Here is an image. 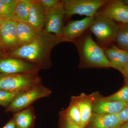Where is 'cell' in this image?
<instances>
[{
    "mask_svg": "<svg viewBox=\"0 0 128 128\" xmlns=\"http://www.w3.org/2000/svg\"><path fill=\"white\" fill-rule=\"evenodd\" d=\"M50 89L41 84L16 95L11 103L5 109L6 112L15 113L29 107L35 101L50 96Z\"/></svg>",
    "mask_w": 128,
    "mask_h": 128,
    "instance_id": "5b68a950",
    "label": "cell"
},
{
    "mask_svg": "<svg viewBox=\"0 0 128 128\" xmlns=\"http://www.w3.org/2000/svg\"><path fill=\"white\" fill-rule=\"evenodd\" d=\"M120 128H128V122L122 124Z\"/></svg>",
    "mask_w": 128,
    "mask_h": 128,
    "instance_id": "4dcf8cb0",
    "label": "cell"
},
{
    "mask_svg": "<svg viewBox=\"0 0 128 128\" xmlns=\"http://www.w3.org/2000/svg\"><path fill=\"white\" fill-rule=\"evenodd\" d=\"M99 11L116 22L121 24H128V5L123 0H108Z\"/></svg>",
    "mask_w": 128,
    "mask_h": 128,
    "instance_id": "30bf717a",
    "label": "cell"
},
{
    "mask_svg": "<svg viewBox=\"0 0 128 128\" xmlns=\"http://www.w3.org/2000/svg\"><path fill=\"white\" fill-rule=\"evenodd\" d=\"M94 17H86L80 20L71 21L64 26L62 36L65 42L75 44L89 28L93 22Z\"/></svg>",
    "mask_w": 128,
    "mask_h": 128,
    "instance_id": "ba28073f",
    "label": "cell"
},
{
    "mask_svg": "<svg viewBox=\"0 0 128 128\" xmlns=\"http://www.w3.org/2000/svg\"><path fill=\"white\" fill-rule=\"evenodd\" d=\"M34 0H19L15 9L13 20L27 23L30 10Z\"/></svg>",
    "mask_w": 128,
    "mask_h": 128,
    "instance_id": "d6986e66",
    "label": "cell"
},
{
    "mask_svg": "<svg viewBox=\"0 0 128 128\" xmlns=\"http://www.w3.org/2000/svg\"><path fill=\"white\" fill-rule=\"evenodd\" d=\"M16 33L19 46L31 42L38 34L28 24L23 22H16Z\"/></svg>",
    "mask_w": 128,
    "mask_h": 128,
    "instance_id": "ac0fdd59",
    "label": "cell"
},
{
    "mask_svg": "<svg viewBox=\"0 0 128 128\" xmlns=\"http://www.w3.org/2000/svg\"><path fill=\"white\" fill-rule=\"evenodd\" d=\"M108 0H63L66 16L70 17L77 14L94 17Z\"/></svg>",
    "mask_w": 128,
    "mask_h": 128,
    "instance_id": "8992f818",
    "label": "cell"
},
{
    "mask_svg": "<svg viewBox=\"0 0 128 128\" xmlns=\"http://www.w3.org/2000/svg\"><path fill=\"white\" fill-rule=\"evenodd\" d=\"M121 72L124 77L125 82H128V64L122 70Z\"/></svg>",
    "mask_w": 128,
    "mask_h": 128,
    "instance_id": "f1b7e54d",
    "label": "cell"
},
{
    "mask_svg": "<svg viewBox=\"0 0 128 128\" xmlns=\"http://www.w3.org/2000/svg\"><path fill=\"white\" fill-rule=\"evenodd\" d=\"M62 118L61 128H82L80 126L76 125L64 118Z\"/></svg>",
    "mask_w": 128,
    "mask_h": 128,
    "instance_id": "4316f807",
    "label": "cell"
},
{
    "mask_svg": "<svg viewBox=\"0 0 128 128\" xmlns=\"http://www.w3.org/2000/svg\"><path fill=\"white\" fill-rule=\"evenodd\" d=\"M45 12L40 0H34L32 4L27 23L38 33L44 30Z\"/></svg>",
    "mask_w": 128,
    "mask_h": 128,
    "instance_id": "9a60e30c",
    "label": "cell"
},
{
    "mask_svg": "<svg viewBox=\"0 0 128 128\" xmlns=\"http://www.w3.org/2000/svg\"><path fill=\"white\" fill-rule=\"evenodd\" d=\"M64 42L62 36L48 33L43 30L32 41L9 52L7 56L27 61L40 70H47L52 66L50 54L53 48Z\"/></svg>",
    "mask_w": 128,
    "mask_h": 128,
    "instance_id": "6da1fadb",
    "label": "cell"
},
{
    "mask_svg": "<svg viewBox=\"0 0 128 128\" xmlns=\"http://www.w3.org/2000/svg\"><path fill=\"white\" fill-rule=\"evenodd\" d=\"M7 54L0 41V58L6 57Z\"/></svg>",
    "mask_w": 128,
    "mask_h": 128,
    "instance_id": "f546056e",
    "label": "cell"
},
{
    "mask_svg": "<svg viewBox=\"0 0 128 128\" xmlns=\"http://www.w3.org/2000/svg\"><path fill=\"white\" fill-rule=\"evenodd\" d=\"M123 1L126 4L128 5V0H123Z\"/></svg>",
    "mask_w": 128,
    "mask_h": 128,
    "instance_id": "1f68e13d",
    "label": "cell"
},
{
    "mask_svg": "<svg viewBox=\"0 0 128 128\" xmlns=\"http://www.w3.org/2000/svg\"><path fill=\"white\" fill-rule=\"evenodd\" d=\"M75 44L80 56V67L82 68H108L110 63L104 50L93 40L91 34H84Z\"/></svg>",
    "mask_w": 128,
    "mask_h": 128,
    "instance_id": "7a4b0ae2",
    "label": "cell"
},
{
    "mask_svg": "<svg viewBox=\"0 0 128 128\" xmlns=\"http://www.w3.org/2000/svg\"><path fill=\"white\" fill-rule=\"evenodd\" d=\"M2 128H16V124L13 118L10 119Z\"/></svg>",
    "mask_w": 128,
    "mask_h": 128,
    "instance_id": "83f0119b",
    "label": "cell"
},
{
    "mask_svg": "<svg viewBox=\"0 0 128 128\" xmlns=\"http://www.w3.org/2000/svg\"><path fill=\"white\" fill-rule=\"evenodd\" d=\"M39 70L36 66L21 59L10 56L0 58V74H21Z\"/></svg>",
    "mask_w": 128,
    "mask_h": 128,
    "instance_id": "9c48e42d",
    "label": "cell"
},
{
    "mask_svg": "<svg viewBox=\"0 0 128 128\" xmlns=\"http://www.w3.org/2000/svg\"><path fill=\"white\" fill-rule=\"evenodd\" d=\"M16 25V22L13 20L3 21L0 28V41L6 51L9 50V52L19 46Z\"/></svg>",
    "mask_w": 128,
    "mask_h": 128,
    "instance_id": "8fae6325",
    "label": "cell"
},
{
    "mask_svg": "<svg viewBox=\"0 0 128 128\" xmlns=\"http://www.w3.org/2000/svg\"><path fill=\"white\" fill-rule=\"evenodd\" d=\"M12 118L16 128H34L36 119L34 108L30 106L14 113Z\"/></svg>",
    "mask_w": 128,
    "mask_h": 128,
    "instance_id": "e0dca14e",
    "label": "cell"
},
{
    "mask_svg": "<svg viewBox=\"0 0 128 128\" xmlns=\"http://www.w3.org/2000/svg\"><path fill=\"white\" fill-rule=\"evenodd\" d=\"M118 116L122 124L128 122V105L120 112Z\"/></svg>",
    "mask_w": 128,
    "mask_h": 128,
    "instance_id": "484cf974",
    "label": "cell"
},
{
    "mask_svg": "<svg viewBox=\"0 0 128 128\" xmlns=\"http://www.w3.org/2000/svg\"><path fill=\"white\" fill-rule=\"evenodd\" d=\"M15 9L0 0V18L3 21L13 20Z\"/></svg>",
    "mask_w": 128,
    "mask_h": 128,
    "instance_id": "603a6c76",
    "label": "cell"
},
{
    "mask_svg": "<svg viewBox=\"0 0 128 128\" xmlns=\"http://www.w3.org/2000/svg\"><path fill=\"white\" fill-rule=\"evenodd\" d=\"M61 116L62 118L80 126L81 117L80 111L76 104L72 100L68 108L62 112Z\"/></svg>",
    "mask_w": 128,
    "mask_h": 128,
    "instance_id": "ffe728a7",
    "label": "cell"
},
{
    "mask_svg": "<svg viewBox=\"0 0 128 128\" xmlns=\"http://www.w3.org/2000/svg\"><path fill=\"white\" fill-rule=\"evenodd\" d=\"M95 98L92 96L82 94L78 96L72 97V100L77 105L81 117V127L84 128L89 124L93 113V104Z\"/></svg>",
    "mask_w": 128,
    "mask_h": 128,
    "instance_id": "4fadbf2b",
    "label": "cell"
},
{
    "mask_svg": "<svg viewBox=\"0 0 128 128\" xmlns=\"http://www.w3.org/2000/svg\"><path fill=\"white\" fill-rule=\"evenodd\" d=\"M65 16L66 12L61 0L57 6L45 12L44 31L48 33L61 36Z\"/></svg>",
    "mask_w": 128,
    "mask_h": 128,
    "instance_id": "52a82bcc",
    "label": "cell"
},
{
    "mask_svg": "<svg viewBox=\"0 0 128 128\" xmlns=\"http://www.w3.org/2000/svg\"><path fill=\"white\" fill-rule=\"evenodd\" d=\"M45 12L54 8L61 2L59 0H40Z\"/></svg>",
    "mask_w": 128,
    "mask_h": 128,
    "instance_id": "d4e9b609",
    "label": "cell"
},
{
    "mask_svg": "<svg viewBox=\"0 0 128 128\" xmlns=\"http://www.w3.org/2000/svg\"><path fill=\"white\" fill-rule=\"evenodd\" d=\"M120 27V25L98 10L89 29L96 36V43L104 48L111 46L114 42Z\"/></svg>",
    "mask_w": 128,
    "mask_h": 128,
    "instance_id": "3957f363",
    "label": "cell"
},
{
    "mask_svg": "<svg viewBox=\"0 0 128 128\" xmlns=\"http://www.w3.org/2000/svg\"><path fill=\"white\" fill-rule=\"evenodd\" d=\"M3 21H2V20L0 18V28L2 25V22H3Z\"/></svg>",
    "mask_w": 128,
    "mask_h": 128,
    "instance_id": "d6a6232c",
    "label": "cell"
},
{
    "mask_svg": "<svg viewBox=\"0 0 128 128\" xmlns=\"http://www.w3.org/2000/svg\"><path fill=\"white\" fill-rule=\"evenodd\" d=\"M128 105V103L118 101H109L102 98H95L93 112L100 114H118Z\"/></svg>",
    "mask_w": 128,
    "mask_h": 128,
    "instance_id": "5bb4252c",
    "label": "cell"
},
{
    "mask_svg": "<svg viewBox=\"0 0 128 128\" xmlns=\"http://www.w3.org/2000/svg\"><path fill=\"white\" fill-rule=\"evenodd\" d=\"M104 54L110 67L121 72L128 64V51L121 50L115 44L104 48Z\"/></svg>",
    "mask_w": 128,
    "mask_h": 128,
    "instance_id": "7c38bea8",
    "label": "cell"
},
{
    "mask_svg": "<svg viewBox=\"0 0 128 128\" xmlns=\"http://www.w3.org/2000/svg\"><path fill=\"white\" fill-rule=\"evenodd\" d=\"M38 71L21 74H0V90L20 92L42 84Z\"/></svg>",
    "mask_w": 128,
    "mask_h": 128,
    "instance_id": "277c9868",
    "label": "cell"
},
{
    "mask_svg": "<svg viewBox=\"0 0 128 128\" xmlns=\"http://www.w3.org/2000/svg\"><path fill=\"white\" fill-rule=\"evenodd\" d=\"M104 98L108 100L120 101L128 103V82H125L123 87L116 92Z\"/></svg>",
    "mask_w": 128,
    "mask_h": 128,
    "instance_id": "7402d4cb",
    "label": "cell"
},
{
    "mask_svg": "<svg viewBox=\"0 0 128 128\" xmlns=\"http://www.w3.org/2000/svg\"><path fill=\"white\" fill-rule=\"evenodd\" d=\"M88 124L89 128H120L122 124L118 114H100L93 112Z\"/></svg>",
    "mask_w": 128,
    "mask_h": 128,
    "instance_id": "2e32d148",
    "label": "cell"
},
{
    "mask_svg": "<svg viewBox=\"0 0 128 128\" xmlns=\"http://www.w3.org/2000/svg\"><path fill=\"white\" fill-rule=\"evenodd\" d=\"M114 42L118 48L128 51V24L120 25Z\"/></svg>",
    "mask_w": 128,
    "mask_h": 128,
    "instance_id": "44dd1931",
    "label": "cell"
},
{
    "mask_svg": "<svg viewBox=\"0 0 128 128\" xmlns=\"http://www.w3.org/2000/svg\"><path fill=\"white\" fill-rule=\"evenodd\" d=\"M18 93L0 90V106L6 108Z\"/></svg>",
    "mask_w": 128,
    "mask_h": 128,
    "instance_id": "cb8c5ba5",
    "label": "cell"
}]
</instances>
